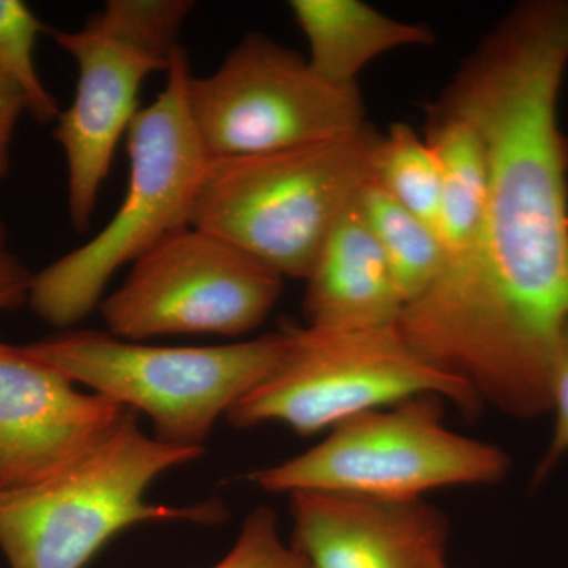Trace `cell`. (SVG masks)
Wrapping results in <instances>:
<instances>
[{
  "instance_id": "6da1fadb",
  "label": "cell",
  "mask_w": 568,
  "mask_h": 568,
  "mask_svg": "<svg viewBox=\"0 0 568 568\" xmlns=\"http://www.w3.org/2000/svg\"><path fill=\"white\" fill-rule=\"evenodd\" d=\"M568 0L519 3L481 39L436 110L473 123L488 159L474 252L403 310L399 331L481 403L532 418L551 410L568 327V140L558 103Z\"/></svg>"
},
{
  "instance_id": "7a4b0ae2",
  "label": "cell",
  "mask_w": 568,
  "mask_h": 568,
  "mask_svg": "<svg viewBox=\"0 0 568 568\" xmlns=\"http://www.w3.org/2000/svg\"><path fill=\"white\" fill-rule=\"evenodd\" d=\"M205 448L171 446L145 435L126 409L118 425L58 474L29 487L0 489V549L10 568H85L122 530L145 521L222 525L227 508L149 504L145 493Z\"/></svg>"
},
{
  "instance_id": "3957f363",
  "label": "cell",
  "mask_w": 568,
  "mask_h": 568,
  "mask_svg": "<svg viewBox=\"0 0 568 568\" xmlns=\"http://www.w3.org/2000/svg\"><path fill=\"white\" fill-rule=\"evenodd\" d=\"M383 133L361 129L286 151L209 160L190 226L306 280L321 250L366 183Z\"/></svg>"
},
{
  "instance_id": "277c9868",
  "label": "cell",
  "mask_w": 568,
  "mask_h": 568,
  "mask_svg": "<svg viewBox=\"0 0 568 568\" xmlns=\"http://www.w3.org/2000/svg\"><path fill=\"white\" fill-rule=\"evenodd\" d=\"M190 74L181 48L163 91L133 119L126 132L129 185L110 223L88 244L33 274L29 306L52 327L69 331L80 324L102 304L119 268L190 227L209 163L186 103Z\"/></svg>"
},
{
  "instance_id": "5b68a950",
  "label": "cell",
  "mask_w": 568,
  "mask_h": 568,
  "mask_svg": "<svg viewBox=\"0 0 568 568\" xmlns=\"http://www.w3.org/2000/svg\"><path fill=\"white\" fill-rule=\"evenodd\" d=\"M290 342V327L233 345L183 347L69 328L24 349L77 386L151 418L162 443L204 448L216 422L282 364Z\"/></svg>"
},
{
  "instance_id": "8992f818",
  "label": "cell",
  "mask_w": 568,
  "mask_h": 568,
  "mask_svg": "<svg viewBox=\"0 0 568 568\" xmlns=\"http://www.w3.org/2000/svg\"><path fill=\"white\" fill-rule=\"evenodd\" d=\"M444 402L424 395L368 410L336 425L315 447L248 478L267 493H335L383 500L424 499L452 487L506 477L499 447L452 432Z\"/></svg>"
},
{
  "instance_id": "52a82bcc",
  "label": "cell",
  "mask_w": 568,
  "mask_h": 568,
  "mask_svg": "<svg viewBox=\"0 0 568 568\" xmlns=\"http://www.w3.org/2000/svg\"><path fill=\"white\" fill-rule=\"evenodd\" d=\"M290 332L282 364L227 414L235 428L276 422L312 436L424 395L454 403L466 416L480 409L476 392L418 353L398 325L365 332L304 325Z\"/></svg>"
},
{
  "instance_id": "ba28073f",
  "label": "cell",
  "mask_w": 568,
  "mask_h": 568,
  "mask_svg": "<svg viewBox=\"0 0 568 568\" xmlns=\"http://www.w3.org/2000/svg\"><path fill=\"white\" fill-rule=\"evenodd\" d=\"M186 103L209 160L301 148L366 123L358 88L331 84L260 32L245 36L209 77L190 74Z\"/></svg>"
},
{
  "instance_id": "9c48e42d",
  "label": "cell",
  "mask_w": 568,
  "mask_h": 568,
  "mask_svg": "<svg viewBox=\"0 0 568 568\" xmlns=\"http://www.w3.org/2000/svg\"><path fill=\"white\" fill-rule=\"evenodd\" d=\"M283 276L219 235L185 227L134 261L100 304L110 334L129 342L162 335H245L264 323Z\"/></svg>"
},
{
  "instance_id": "30bf717a",
  "label": "cell",
  "mask_w": 568,
  "mask_h": 568,
  "mask_svg": "<svg viewBox=\"0 0 568 568\" xmlns=\"http://www.w3.org/2000/svg\"><path fill=\"white\" fill-rule=\"evenodd\" d=\"M47 32L78 65L77 93L59 114L54 138L69 170L70 220L78 231H85L115 149L140 111L142 84L156 71L168 73L173 59L155 54L95 18L80 31Z\"/></svg>"
},
{
  "instance_id": "8fae6325",
  "label": "cell",
  "mask_w": 568,
  "mask_h": 568,
  "mask_svg": "<svg viewBox=\"0 0 568 568\" xmlns=\"http://www.w3.org/2000/svg\"><path fill=\"white\" fill-rule=\"evenodd\" d=\"M126 407L84 394L24 349L0 339V489L39 484L84 455Z\"/></svg>"
},
{
  "instance_id": "7c38bea8",
  "label": "cell",
  "mask_w": 568,
  "mask_h": 568,
  "mask_svg": "<svg viewBox=\"0 0 568 568\" xmlns=\"http://www.w3.org/2000/svg\"><path fill=\"white\" fill-rule=\"evenodd\" d=\"M290 496L291 545L312 568H429L446 558V515L424 499L321 491Z\"/></svg>"
},
{
  "instance_id": "4fadbf2b",
  "label": "cell",
  "mask_w": 568,
  "mask_h": 568,
  "mask_svg": "<svg viewBox=\"0 0 568 568\" xmlns=\"http://www.w3.org/2000/svg\"><path fill=\"white\" fill-rule=\"evenodd\" d=\"M305 325L325 332L395 327L405 302L357 201L328 235L306 276Z\"/></svg>"
},
{
  "instance_id": "5bb4252c",
  "label": "cell",
  "mask_w": 568,
  "mask_h": 568,
  "mask_svg": "<svg viewBox=\"0 0 568 568\" xmlns=\"http://www.w3.org/2000/svg\"><path fill=\"white\" fill-rule=\"evenodd\" d=\"M290 10L308 41L310 67L338 88H357L368 63L406 47H432L435 33L395 20L361 0H291Z\"/></svg>"
},
{
  "instance_id": "9a60e30c",
  "label": "cell",
  "mask_w": 568,
  "mask_h": 568,
  "mask_svg": "<svg viewBox=\"0 0 568 568\" xmlns=\"http://www.w3.org/2000/svg\"><path fill=\"white\" fill-rule=\"evenodd\" d=\"M425 132L439 170L437 234L447 267L463 263L476 248L488 200L487 151L473 123L433 106Z\"/></svg>"
},
{
  "instance_id": "2e32d148",
  "label": "cell",
  "mask_w": 568,
  "mask_h": 568,
  "mask_svg": "<svg viewBox=\"0 0 568 568\" xmlns=\"http://www.w3.org/2000/svg\"><path fill=\"white\" fill-rule=\"evenodd\" d=\"M357 207L386 256L405 306L417 301L446 268V250L439 235L375 179L358 193Z\"/></svg>"
},
{
  "instance_id": "e0dca14e",
  "label": "cell",
  "mask_w": 568,
  "mask_h": 568,
  "mask_svg": "<svg viewBox=\"0 0 568 568\" xmlns=\"http://www.w3.org/2000/svg\"><path fill=\"white\" fill-rule=\"evenodd\" d=\"M375 182L437 233L439 170L432 148L413 126L394 123L383 134L376 155Z\"/></svg>"
},
{
  "instance_id": "ac0fdd59",
  "label": "cell",
  "mask_w": 568,
  "mask_h": 568,
  "mask_svg": "<svg viewBox=\"0 0 568 568\" xmlns=\"http://www.w3.org/2000/svg\"><path fill=\"white\" fill-rule=\"evenodd\" d=\"M47 29L22 0H0V73L17 84L39 123L55 122L61 114L36 65L37 39Z\"/></svg>"
},
{
  "instance_id": "d6986e66",
  "label": "cell",
  "mask_w": 568,
  "mask_h": 568,
  "mask_svg": "<svg viewBox=\"0 0 568 568\" xmlns=\"http://www.w3.org/2000/svg\"><path fill=\"white\" fill-rule=\"evenodd\" d=\"M194 9L190 0H110L95 20L164 59H173L183 22Z\"/></svg>"
},
{
  "instance_id": "ffe728a7",
  "label": "cell",
  "mask_w": 568,
  "mask_h": 568,
  "mask_svg": "<svg viewBox=\"0 0 568 568\" xmlns=\"http://www.w3.org/2000/svg\"><path fill=\"white\" fill-rule=\"evenodd\" d=\"M212 568H312L308 560L284 544L272 508L257 507L246 517L234 547Z\"/></svg>"
},
{
  "instance_id": "44dd1931",
  "label": "cell",
  "mask_w": 568,
  "mask_h": 568,
  "mask_svg": "<svg viewBox=\"0 0 568 568\" xmlns=\"http://www.w3.org/2000/svg\"><path fill=\"white\" fill-rule=\"evenodd\" d=\"M551 410L556 414L555 433H552L547 457L538 467V480L547 476L548 470L568 452V327L560 339L555 372H552Z\"/></svg>"
},
{
  "instance_id": "7402d4cb",
  "label": "cell",
  "mask_w": 568,
  "mask_h": 568,
  "mask_svg": "<svg viewBox=\"0 0 568 568\" xmlns=\"http://www.w3.org/2000/svg\"><path fill=\"white\" fill-rule=\"evenodd\" d=\"M33 272L11 252L9 233L0 220V312H17L29 305Z\"/></svg>"
},
{
  "instance_id": "603a6c76",
  "label": "cell",
  "mask_w": 568,
  "mask_h": 568,
  "mask_svg": "<svg viewBox=\"0 0 568 568\" xmlns=\"http://www.w3.org/2000/svg\"><path fill=\"white\" fill-rule=\"evenodd\" d=\"M26 111L28 106L20 89L0 73V181L10 173L11 142Z\"/></svg>"
},
{
  "instance_id": "cb8c5ba5",
  "label": "cell",
  "mask_w": 568,
  "mask_h": 568,
  "mask_svg": "<svg viewBox=\"0 0 568 568\" xmlns=\"http://www.w3.org/2000/svg\"><path fill=\"white\" fill-rule=\"evenodd\" d=\"M429 568H448L446 558L436 559L435 562L429 566Z\"/></svg>"
}]
</instances>
